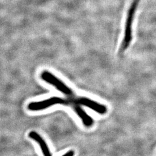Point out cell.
Instances as JSON below:
<instances>
[{"label":"cell","mask_w":156,"mask_h":156,"mask_svg":"<svg viewBox=\"0 0 156 156\" xmlns=\"http://www.w3.org/2000/svg\"><path fill=\"white\" fill-rule=\"evenodd\" d=\"M141 0H132L129 6L125 22L124 33L123 42L120 48V53L123 52L128 48L133 38V26L134 23V18L137 11L138 7Z\"/></svg>","instance_id":"obj_1"},{"label":"cell","mask_w":156,"mask_h":156,"mask_svg":"<svg viewBox=\"0 0 156 156\" xmlns=\"http://www.w3.org/2000/svg\"><path fill=\"white\" fill-rule=\"evenodd\" d=\"M41 78L46 82L55 86L57 89L69 97L73 95V90L61 80L49 71H44L41 75Z\"/></svg>","instance_id":"obj_3"},{"label":"cell","mask_w":156,"mask_h":156,"mask_svg":"<svg viewBox=\"0 0 156 156\" xmlns=\"http://www.w3.org/2000/svg\"><path fill=\"white\" fill-rule=\"evenodd\" d=\"M72 107L78 116L80 118L82 123L86 127H89L93 124L94 120L93 118L90 116L89 115L84 111L80 107V105L75 104L73 105Z\"/></svg>","instance_id":"obj_5"},{"label":"cell","mask_w":156,"mask_h":156,"mask_svg":"<svg viewBox=\"0 0 156 156\" xmlns=\"http://www.w3.org/2000/svg\"><path fill=\"white\" fill-rule=\"evenodd\" d=\"M56 104H62L66 106H70L71 101L69 98L68 99H64L57 97H53L39 102H31L28 104V109L31 111H39Z\"/></svg>","instance_id":"obj_2"},{"label":"cell","mask_w":156,"mask_h":156,"mask_svg":"<svg viewBox=\"0 0 156 156\" xmlns=\"http://www.w3.org/2000/svg\"><path fill=\"white\" fill-rule=\"evenodd\" d=\"M71 99L73 101L72 102L73 105L75 104L86 106L101 115H104L107 112V108L104 105L100 104L88 98L82 97H76L74 96H72Z\"/></svg>","instance_id":"obj_4"},{"label":"cell","mask_w":156,"mask_h":156,"mask_svg":"<svg viewBox=\"0 0 156 156\" xmlns=\"http://www.w3.org/2000/svg\"><path fill=\"white\" fill-rule=\"evenodd\" d=\"M75 153L73 151H68L67 153H65L64 154H63L64 156H73L74 155Z\"/></svg>","instance_id":"obj_7"},{"label":"cell","mask_w":156,"mask_h":156,"mask_svg":"<svg viewBox=\"0 0 156 156\" xmlns=\"http://www.w3.org/2000/svg\"><path fill=\"white\" fill-rule=\"evenodd\" d=\"M28 136L30 138L35 140L38 144H39L42 152L45 156L51 155L48 146L46 144L45 140L43 139V138L39 134H38L35 131H31L28 134Z\"/></svg>","instance_id":"obj_6"}]
</instances>
